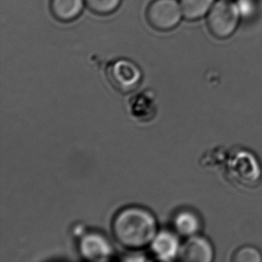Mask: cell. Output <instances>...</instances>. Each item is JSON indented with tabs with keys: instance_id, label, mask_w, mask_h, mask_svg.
<instances>
[{
	"instance_id": "cell-1",
	"label": "cell",
	"mask_w": 262,
	"mask_h": 262,
	"mask_svg": "<svg viewBox=\"0 0 262 262\" xmlns=\"http://www.w3.org/2000/svg\"><path fill=\"white\" fill-rule=\"evenodd\" d=\"M154 216L141 208H127L118 213L113 222L115 237L127 248H142L156 236Z\"/></svg>"
},
{
	"instance_id": "cell-2",
	"label": "cell",
	"mask_w": 262,
	"mask_h": 262,
	"mask_svg": "<svg viewBox=\"0 0 262 262\" xmlns=\"http://www.w3.org/2000/svg\"><path fill=\"white\" fill-rule=\"evenodd\" d=\"M240 11L233 0H220L207 15L209 31L217 39H227L234 34L240 23Z\"/></svg>"
},
{
	"instance_id": "cell-3",
	"label": "cell",
	"mask_w": 262,
	"mask_h": 262,
	"mask_svg": "<svg viewBox=\"0 0 262 262\" xmlns=\"http://www.w3.org/2000/svg\"><path fill=\"white\" fill-rule=\"evenodd\" d=\"M184 14L177 0H153L147 9V19L156 30L166 32L176 28Z\"/></svg>"
},
{
	"instance_id": "cell-4",
	"label": "cell",
	"mask_w": 262,
	"mask_h": 262,
	"mask_svg": "<svg viewBox=\"0 0 262 262\" xmlns=\"http://www.w3.org/2000/svg\"><path fill=\"white\" fill-rule=\"evenodd\" d=\"M142 72L136 64L127 59H118L106 68V78L117 92L128 94L140 85Z\"/></svg>"
},
{
	"instance_id": "cell-5",
	"label": "cell",
	"mask_w": 262,
	"mask_h": 262,
	"mask_svg": "<svg viewBox=\"0 0 262 262\" xmlns=\"http://www.w3.org/2000/svg\"><path fill=\"white\" fill-rule=\"evenodd\" d=\"M80 252L85 259L94 261H104L110 258L112 249L110 243L101 234H88L80 243Z\"/></svg>"
},
{
	"instance_id": "cell-6",
	"label": "cell",
	"mask_w": 262,
	"mask_h": 262,
	"mask_svg": "<svg viewBox=\"0 0 262 262\" xmlns=\"http://www.w3.org/2000/svg\"><path fill=\"white\" fill-rule=\"evenodd\" d=\"M179 256L184 261L210 262L213 259L212 246L206 238L193 236L181 247Z\"/></svg>"
},
{
	"instance_id": "cell-7",
	"label": "cell",
	"mask_w": 262,
	"mask_h": 262,
	"mask_svg": "<svg viewBox=\"0 0 262 262\" xmlns=\"http://www.w3.org/2000/svg\"><path fill=\"white\" fill-rule=\"evenodd\" d=\"M129 110L132 116L136 120L147 123L156 117V99L150 92L139 93L134 96L130 100Z\"/></svg>"
},
{
	"instance_id": "cell-8",
	"label": "cell",
	"mask_w": 262,
	"mask_h": 262,
	"mask_svg": "<svg viewBox=\"0 0 262 262\" xmlns=\"http://www.w3.org/2000/svg\"><path fill=\"white\" fill-rule=\"evenodd\" d=\"M85 0H51L50 11L61 21H72L82 14Z\"/></svg>"
},
{
	"instance_id": "cell-9",
	"label": "cell",
	"mask_w": 262,
	"mask_h": 262,
	"mask_svg": "<svg viewBox=\"0 0 262 262\" xmlns=\"http://www.w3.org/2000/svg\"><path fill=\"white\" fill-rule=\"evenodd\" d=\"M152 251L161 260H171L179 253L177 237L168 232H161L152 241Z\"/></svg>"
},
{
	"instance_id": "cell-10",
	"label": "cell",
	"mask_w": 262,
	"mask_h": 262,
	"mask_svg": "<svg viewBox=\"0 0 262 262\" xmlns=\"http://www.w3.org/2000/svg\"><path fill=\"white\" fill-rule=\"evenodd\" d=\"M184 17L189 21H196L208 15L215 0H179Z\"/></svg>"
},
{
	"instance_id": "cell-11",
	"label": "cell",
	"mask_w": 262,
	"mask_h": 262,
	"mask_svg": "<svg viewBox=\"0 0 262 262\" xmlns=\"http://www.w3.org/2000/svg\"><path fill=\"white\" fill-rule=\"evenodd\" d=\"M200 220L194 213L183 211L174 220V227L182 235H192L200 229Z\"/></svg>"
},
{
	"instance_id": "cell-12",
	"label": "cell",
	"mask_w": 262,
	"mask_h": 262,
	"mask_svg": "<svg viewBox=\"0 0 262 262\" xmlns=\"http://www.w3.org/2000/svg\"><path fill=\"white\" fill-rule=\"evenodd\" d=\"M86 7L97 14H113L120 7L122 0H85Z\"/></svg>"
},
{
	"instance_id": "cell-13",
	"label": "cell",
	"mask_w": 262,
	"mask_h": 262,
	"mask_svg": "<svg viewBox=\"0 0 262 262\" xmlns=\"http://www.w3.org/2000/svg\"><path fill=\"white\" fill-rule=\"evenodd\" d=\"M232 260L234 262H259L261 261V256L254 247L245 246L235 252Z\"/></svg>"
}]
</instances>
